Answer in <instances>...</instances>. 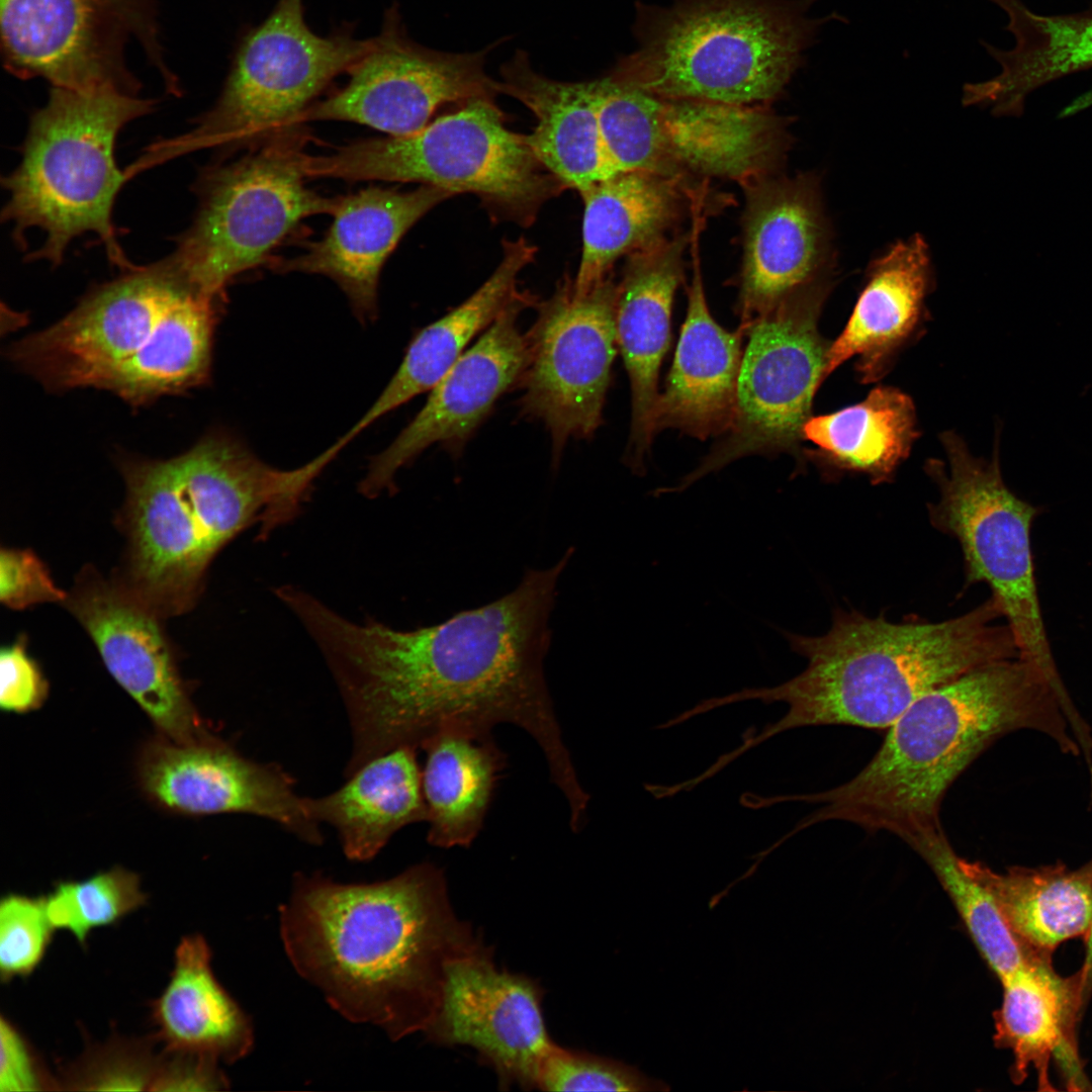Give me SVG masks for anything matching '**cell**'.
Instances as JSON below:
<instances>
[{
	"label": "cell",
	"mask_w": 1092,
	"mask_h": 1092,
	"mask_svg": "<svg viewBox=\"0 0 1092 1092\" xmlns=\"http://www.w3.org/2000/svg\"><path fill=\"white\" fill-rule=\"evenodd\" d=\"M308 177L418 182L452 196H478L494 215L531 225L565 187L536 158L525 134L506 126L494 98L479 97L417 132L360 141L306 158Z\"/></svg>",
	"instance_id": "9"
},
{
	"label": "cell",
	"mask_w": 1092,
	"mask_h": 1092,
	"mask_svg": "<svg viewBox=\"0 0 1092 1092\" xmlns=\"http://www.w3.org/2000/svg\"><path fill=\"white\" fill-rule=\"evenodd\" d=\"M157 101L115 89L52 87L30 118L17 167L2 178L8 200L2 220L26 249L25 233L39 229L42 246L27 259L59 265L78 237L95 234L112 265L135 267L117 240L116 196L128 178L115 159L120 130L155 109Z\"/></svg>",
	"instance_id": "8"
},
{
	"label": "cell",
	"mask_w": 1092,
	"mask_h": 1092,
	"mask_svg": "<svg viewBox=\"0 0 1092 1092\" xmlns=\"http://www.w3.org/2000/svg\"><path fill=\"white\" fill-rule=\"evenodd\" d=\"M1079 990L1081 1001L1083 1002L1085 997L1088 996L1092 990V920L1090 928L1086 935V952L1083 963V968L1078 974Z\"/></svg>",
	"instance_id": "45"
},
{
	"label": "cell",
	"mask_w": 1092,
	"mask_h": 1092,
	"mask_svg": "<svg viewBox=\"0 0 1092 1092\" xmlns=\"http://www.w3.org/2000/svg\"><path fill=\"white\" fill-rule=\"evenodd\" d=\"M139 779L160 807L187 815L245 813L270 819L303 841L323 837L305 798L276 764L248 759L211 735L192 743L169 739L144 748Z\"/></svg>",
	"instance_id": "19"
},
{
	"label": "cell",
	"mask_w": 1092,
	"mask_h": 1092,
	"mask_svg": "<svg viewBox=\"0 0 1092 1092\" xmlns=\"http://www.w3.org/2000/svg\"><path fill=\"white\" fill-rule=\"evenodd\" d=\"M44 896L9 893L0 901V979L8 983L29 976L53 937Z\"/></svg>",
	"instance_id": "40"
},
{
	"label": "cell",
	"mask_w": 1092,
	"mask_h": 1092,
	"mask_svg": "<svg viewBox=\"0 0 1092 1092\" xmlns=\"http://www.w3.org/2000/svg\"><path fill=\"white\" fill-rule=\"evenodd\" d=\"M341 28L328 36L304 19L303 0H278L240 40L215 104L188 132L149 148V166L198 149L270 135L298 122L311 101L372 46ZM300 123V122H299Z\"/></svg>",
	"instance_id": "12"
},
{
	"label": "cell",
	"mask_w": 1092,
	"mask_h": 1092,
	"mask_svg": "<svg viewBox=\"0 0 1092 1092\" xmlns=\"http://www.w3.org/2000/svg\"><path fill=\"white\" fill-rule=\"evenodd\" d=\"M218 1061L194 1054L163 1051L152 1091H209L225 1089Z\"/></svg>",
	"instance_id": "44"
},
{
	"label": "cell",
	"mask_w": 1092,
	"mask_h": 1092,
	"mask_svg": "<svg viewBox=\"0 0 1092 1092\" xmlns=\"http://www.w3.org/2000/svg\"><path fill=\"white\" fill-rule=\"evenodd\" d=\"M451 196L443 189L421 185L410 191L370 187L340 197L324 238L273 267L279 272L330 277L346 293L356 315L362 322L371 321L376 315L384 262L421 217Z\"/></svg>",
	"instance_id": "23"
},
{
	"label": "cell",
	"mask_w": 1092,
	"mask_h": 1092,
	"mask_svg": "<svg viewBox=\"0 0 1092 1092\" xmlns=\"http://www.w3.org/2000/svg\"><path fill=\"white\" fill-rule=\"evenodd\" d=\"M48 695L49 682L28 653L25 634H19L0 651V707L6 712H30L38 709Z\"/></svg>",
	"instance_id": "42"
},
{
	"label": "cell",
	"mask_w": 1092,
	"mask_h": 1092,
	"mask_svg": "<svg viewBox=\"0 0 1092 1092\" xmlns=\"http://www.w3.org/2000/svg\"><path fill=\"white\" fill-rule=\"evenodd\" d=\"M947 468L929 464L939 490L928 506L931 525L953 537L964 557L965 586L986 583L1011 630L1018 658L1037 667L1061 697L1068 696L1058 672L1037 594L1030 532L1040 509L1018 497L1004 482L998 443L990 461L972 456L945 435Z\"/></svg>",
	"instance_id": "13"
},
{
	"label": "cell",
	"mask_w": 1092,
	"mask_h": 1092,
	"mask_svg": "<svg viewBox=\"0 0 1092 1092\" xmlns=\"http://www.w3.org/2000/svg\"><path fill=\"white\" fill-rule=\"evenodd\" d=\"M1063 702L1034 665L1007 659L973 669L928 692L887 728L868 764L848 782L805 795L774 796L820 807L796 833L839 820L886 831L910 847L942 830L940 807L951 785L996 739L1032 729L1078 754Z\"/></svg>",
	"instance_id": "3"
},
{
	"label": "cell",
	"mask_w": 1092,
	"mask_h": 1092,
	"mask_svg": "<svg viewBox=\"0 0 1092 1092\" xmlns=\"http://www.w3.org/2000/svg\"><path fill=\"white\" fill-rule=\"evenodd\" d=\"M120 470L126 548L114 578L162 618L195 606L212 560L241 532L258 526L266 539L293 520L320 474L312 461L271 467L220 433L171 459L122 460Z\"/></svg>",
	"instance_id": "4"
},
{
	"label": "cell",
	"mask_w": 1092,
	"mask_h": 1092,
	"mask_svg": "<svg viewBox=\"0 0 1092 1092\" xmlns=\"http://www.w3.org/2000/svg\"><path fill=\"white\" fill-rule=\"evenodd\" d=\"M62 605L89 635L111 676L166 739L186 744L210 736L189 698L161 616L93 566L82 568Z\"/></svg>",
	"instance_id": "18"
},
{
	"label": "cell",
	"mask_w": 1092,
	"mask_h": 1092,
	"mask_svg": "<svg viewBox=\"0 0 1092 1092\" xmlns=\"http://www.w3.org/2000/svg\"><path fill=\"white\" fill-rule=\"evenodd\" d=\"M915 410L902 391L882 386L860 402L810 417L802 439L817 448L828 464L867 474L873 482L889 480L916 438Z\"/></svg>",
	"instance_id": "35"
},
{
	"label": "cell",
	"mask_w": 1092,
	"mask_h": 1092,
	"mask_svg": "<svg viewBox=\"0 0 1092 1092\" xmlns=\"http://www.w3.org/2000/svg\"><path fill=\"white\" fill-rule=\"evenodd\" d=\"M499 94L524 104L537 123L525 139L539 162L578 193L619 172L599 118L597 80L565 82L533 69L519 50L500 66Z\"/></svg>",
	"instance_id": "26"
},
{
	"label": "cell",
	"mask_w": 1092,
	"mask_h": 1092,
	"mask_svg": "<svg viewBox=\"0 0 1092 1092\" xmlns=\"http://www.w3.org/2000/svg\"><path fill=\"white\" fill-rule=\"evenodd\" d=\"M536 1087L546 1091H669L623 1062L554 1045L542 1061Z\"/></svg>",
	"instance_id": "39"
},
{
	"label": "cell",
	"mask_w": 1092,
	"mask_h": 1092,
	"mask_svg": "<svg viewBox=\"0 0 1092 1092\" xmlns=\"http://www.w3.org/2000/svg\"><path fill=\"white\" fill-rule=\"evenodd\" d=\"M821 0H671L637 2L636 47L609 75L640 91L675 99L770 105L807 63L833 10L812 16Z\"/></svg>",
	"instance_id": "7"
},
{
	"label": "cell",
	"mask_w": 1092,
	"mask_h": 1092,
	"mask_svg": "<svg viewBox=\"0 0 1092 1092\" xmlns=\"http://www.w3.org/2000/svg\"><path fill=\"white\" fill-rule=\"evenodd\" d=\"M992 895L1011 930L1044 956L1063 941L1087 935L1092 920V859L1077 870L1063 863L994 872L961 857Z\"/></svg>",
	"instance_id": "33"
},
{
	"label": "cell",
	"mask_w": 1092,
	"mask_h": 1092,
	"mask_svg": "<svg viewBox=\"0 0 1092 1092\" xmlns=\"http://www.w3.org/2000/svg\"><path fill=\"white\" fill-rule=\"evenodd\" d=\"M417 749L385 752L347 777L337 791L305 798L309 816L335 828L348 858L368 860L401 828L427 821Z\"/></svg>",
	"instance_id": "31"
},
{
	"label": "cell",
	"mask_w": 1092,
	"mask_h": 1092,
	"mask_svg": "<svg viewBox=\"0 0 1092 1092\" xmlns=\"http://www.w3.org/2000/svg\"><path fill=\"white\" fill-rule=\"evenodd\" d=\"M499 42L462 54L425 48L408 37L391 6L371 48L347 72V84L305 109L298 122L352 121L392 136L412 134L448 103L499 94L485 71L486 56Z\"/></svg>",
	"instance_id": "17"
},
{
	"label": "cell",
	"mask_w": 1092,
	"mask_h": 1092,
	"mask_svg": "<svg viewBox=\"0 0 1092 1092\" xmlns=\"http://www.w3.org/2000/svg\"><path fill=\"white\" fill-rule=\"evenodd\" d=\"M616 299L612 276L583 295L574 293L566 277L526 335L522 406L545 423L556 455L569 439L590 436L602 422L618 349Z\"/></svg>",
	"instance_id": "16"
},
{
	"label": "cell",
	"mask_w": 1092,
	"mask_h": 1092,
	"mask_svg": "<svg viewBox=\"0 0 1092 1092\" xmlns=\"http://www.w3.org/2000/svg\"><path fill=\"white\" fill-rule=\"evenodd\" d=\"M930 262L927 244L919 235L897 242L872 262L846 326L829 346L826 376L853 357L862 380L882 376L922 318Z\"/></svg>",
	"instance_id": "28"
},
{
	"label": "cell",
	"mask_w": 1092,
	"mask_h": 1092,
	"mask_svg": "<svg viewBox=\"0 0 1092 1092\" xmlns=\"http://www.w3.org/2000/svg\"><path fill=\"white\" fill-rule=\"evenodd\" d=\"M53 927L69 931L84 947L97 927L119 922L146 905L139 876L115 867L83 881H62L44 896Z\"/></svg>",
	"instance_id": "37"
},
{
	"label": "cell",
	"mask_w": 1092,
	"mask_h": 1092,
	"mask_svg": "<svg viewBox=\"0 0 1092 1092\" xmlns=\"http://www.w3.org/2000/svg\"><path fill=\"white\" fill-rule=\"evenodd\" d=\"M68 593L59 588L42 560L30 549L0 550V601L15 611L43 603H60Z\"/></svg>",
	"instance_id": "41"
},
{
	"label": "cell",
	"mask_w": 1092,
	"mask_h": 1092,
	"mask_svg": "<svg viewBox=\"0 0 1092 1092\" xmlns=\"http://www.w3.org/2000/svg\"><path fill=\"white\" fill-rule=\"evenodd\" d=\"M151 1006L152 1037L165 1051L231 1064L251 1050L250 1021L214 977L210 948L200 934L180 939L168 984Z\"/></svg>",
	"instance_id": "30"
},
{
	"label": "cell",
	"mask_w": 1092,
	"mask_h": 1092,
	"mask_svg": "<svg viewBox=\"0 0 1092 1092\" xmlns=\"http://www.w3.org/2000/svg\"><path fill=\"white\" fill-rule=\"evenodd\" d=\"M572 552L550 567L528 569L494 602L415 630L354 623L320 600L307 603L301 625L324 655L348 714L352 750L345 774L395 748H421L440 731L491 733L509 723L539 745L566 801H582L586 792L544 672L548 622Z\"/></svg>",
	"instance_id": "1"
},
{
	"label": "cell",
	"mask_w": 1092,
	"mask_h": 1092,
	"mask_svg": "<svg viewBox=\"0 0 1092 1092\" xmlns=\"http://www.w3.org/2000/svg\"><path fill=\"white\" fill-rule=\"evenodd\" d=\"M239 160L210 167L195 184L198 207L170 255L201 290L224 298L232 280L267 260L304 218L333 213L339 198L305 185L300 123L268 135Z\"/></svg>",
	"instance_id": "10"
},
{
	"label": "cell",
	"mask_w": 1092,
	"mask_h": 1092,
	"mask_svg": "<svg viewBox=\"0 0 1092 1092\" xmlns=\"http://www.w3.org/2000/svg\"><path fill=\"white\" fill-rule=\"evenodd\" d=\"M827 291L822 277L751 324L730 427L700 465L664 492L681 491L741 457L797 448L815 392L826 377L829 345L818 332L817 320Z\"/></svg>",
	"instance_id": "14"
},
{
	"label": "cell",
	"mask_w": 1092,
	"mask_h": 1092,
	"mask_svg": "<svg viewBox=\"0 0 1092 1092\" xmlns=\"http://www.w3.org/2000/svg\"><path fill=\"white\" fill-rule=\"evenodd\" d=\"M154 1041L113 1036L89 1045L64 1069L61 1090H151L160 1062Z\"/></svg>",
	"instance_id": "38"
},
{
	"label": "cell",
	"mask_w": 1092,
	"mask_h": 1092,
	"mask_svg": "<svg viewBox=\"0 0 1092 1092\" xmlns=\"http://www.w3.org/2000/svg\"><path fill=\"white\" fill-rule=\"evenodd\" d=\"M535 254L536 248L524 238L505 241L502 260L489 278L464 302L414 338L389 383L340 440L346 445L377 419L431 390L461 357L471 339L520 293L518 275Z\"/></svg>",
	"instance_id": "29"
},
{
	"label": "cell",
	"mask_w": 1092,
	"mask_h": 1092,
	"mask_svg": "<svg viewBox=\"0 0 1092 1092\" xmlns=\"http://www.w3.org/2000/svg\"><path fill=\"white\" fill-rule=\"evenodd\" d=\"M429 829L427 840L442 848L468 847L480 832L505 766L491 733L444 730L421 746Z\"/></svg>",
	"instance_id": "32"
},
{
	"label": "cell",
	"mask_w": 1092,
	"mask_h": 1092,
	"mask_svg": "<svg viewBox=\"0 0 1092 1092\" xmlns=\"http://www.w3.org/2000/svg\"><path fill=\"white\" fill-rule=\"evenodd\" d=\"M1003 1000L995 1013V1041L1014 1055V1077L1021 1081L1036 1068L1043 1089L1050 1085L1052 1056L1061 1057L1072 1085H1082L1074 1049L1075 1014L1082 1004L1079 980L1060 978L1050 964L1026 969L1001 982Z\"/></svg>",
	"instance_id": "34"
},
{
	"label": "cell",
	"mask_w": 1092,
	"mask_h": 1092,
	"mask_svg": "<svg viewBox=\"0 0 1092 1092\" xmlns=\"http://www.w3.org/2000/svg\"><path fill=\"white\" fill-rule=\"evenodd\" d=\"M741 187L745 207L737 311L746 333L784 298L824 277L833 250L816 177L775 173Z\"/></svg>",
	"instance_id": "20"
},
{
	"label": "cell",
	"mask_w": 1092,
	"mask_h": 1092,
	"mask_svg": "<svg viewBox=\"0 0 1092 1092\" xmlns=\"http://www.w3.org/2000/svg\"><path fill=\"white\" fill-rule=\"evenodd\" d=\"M123 272L12 345V362L50 389H105L131 405L207 382L223 298L196 286L171 256Z\"/></svg>",
	"instance_id": "6"
},
{
	"label": "cell",
	"mask_w": 1092,
	"mask_h": 1092,
	"mask_svg": "<svg viewBox=\"0 0 1092 1092\" xmlns=\"http://www.w3.org/2000/svg\"><path fill=\"white\" fill-rule=\"evenodd\" d=\"M530 298L519 293L431 389L419 414L369 463L359 491L375 497L393 486L398 470L434 443L461 444L496 399L520 380L528 359L518 318Z\"/></svg>",
	"instance_id": "22"
},
{
	"label": "cell",
	"mask_w": 1092,
	"mask_h": 1092,
	"mask_svg": "<svg viewBox=\"0 0 1092 1092\" xmlns=\"http://www.w3.org/2000/svg\"><path fill=\"white\" fill-rule=\"evenodd\" d=\"M540 1003L532 980L498 971L479 945L448 964L441 1005L426 1032L438 1043L477 1050L502 1084L534 1088L555 1045Z\"/></svg>",
	"instance_id": "21"
},
{
	"label": "cell",
	"mask_w": 1092,
	"mask_h": 1092,
	"mask_svg": "<svg viewBox=\"0 0 1092 1092\" xmlns=\"http://www.w3.org/2000/svg\"><path fill=\"white\" fill-rule=\"evenodd\" d=\"M280 930L295 970L334 1009L394 1039L427 1031L448 964L480 945L456 918L445 877L431 863L372 884L298 875Z\"/></svg>",
	"instance_id": "2"
},
{
	"label": "cell",
	"mask_w": 1092,
	"mask_h": 1092,
	"mask_svg": "<svg viewBox=\"0 0 1092 1092\" xmlns=\"http://www.w3.org/2000/svg\"><path fill=\"white\" fill-rule=\"evenodd\" d=\"M61 1090L37 1052L16 1025L0 1017V1091Z\"/></svg>",
	"instance_id": "43"
},
{
	"label": "cell",
	"mask_w": 1092,
	"mask_h": 1092,
	"mask_svg": "<svg viewBox=\"0 0 1092 1092\" xmlns=\"http://www.w3.org/2000/svg\"><path fill=\"white\" fill-rule=\"evenodd\" d=\"M691 232L629 255L617 283L616 333L629 375L632 418L626 461L638 473L655 435L658 375L670 341L674 293L684 277Z\"/></svg>",
	"instance_id": "24"
},
{
	"label": "cell",
	"mask_w": 1092,
	"mask_h": 1092,
	"mask_svg": "<svg viewBox=\"0 0 1092 1092\" xmlns=\"http://www.w3.org/2000/svg\"><path fill=\"white\" fill-rule=\"evenodd\" d=\"M990 597L972 611L942 622L888 621L836 609L829 630L819 636L783 632L806 668L771 688L743 689L710 699V707L748 700L784 702L778 722L746 738L729 752L735 759L790 729L849 725L887 729L928 692L978 667L1018 657L1009 627Z\"/></svg>",
	"instance_id": "5"
},
{
	"label": "cell",
	"mask_w": 1092,
	"mask_h": 1092,
	"mask_svg": "<svg viewBox=\"0 0 1092 1092\" xmlns=\"http://www.w3.org/2000/svg\"><path fill=\"white\" fill-rule=\"evenodd\" d=\"M911 848L929 866L950 898L981 956L1000 982L1049 961L1009 927L989 891L962 864L943 831Z\"/></svg>",
	"instance_id": "36"
},
{
	"label": "cell",
	"mask_w": 1092,
	"mask_h": 1092,
	"mask_svg": "<svg viewBox=\"0 0 1092 1092\" xmlns=\"http://www.w3.org/2000/svg\"><path fill=\"white\" fill-rule=\"evenodd\" d=\"M701 186L642 170L619 172L580 192L582 248L573 291L587 293L622 257L670 237Z\"/></svg>",
	"instance_id": "27"
},
{
	"label": "cell",
	"mask_w": 1092,
	"mask_h": 1092,
	"mask_svg": "<svg viewBox=\"0 0 1092 1092\" xmlns=\"http://www.w3.org/2000/svg\"><path fill=\"white\" fill-rule=\"evenodd\" d=\"M704 218H692V281L688 310L665 388L658 394L653 430L678 429L706 440L723 435L733 419L742 360V328L729 332L711 315L703 285L699 235Z\"/></svg>",
	"instance_id": "25"
},
{
	"label": "cell",
	"mask_w": 1092,
	"mask_h": 1092,
	"mask_svg": "<svg viewBox=\"0 0 1092 1092\" xmlns=\"http://www.w3.org/2000/svg\"><path fill=\"white\" fill-rule=\"evenodd\" d=\"M597 87L601 128L620 171L727 178L742 186L777 173L785 161L787 121L769 105L665 98L609 74Z\"/></svg>",
	"instance_id": "11"
},
{
	"label": "cell",
	"mask_w": 1092,
	"mask_h": 1092,
	"mask_svg": "<svg viewBox=\"0 0 1092 1092\" xmlns=\"http://www.w3.org/2000/svg\"><path fill=\"white\" fill-rule=\"evenodd\" d=\"M0 36L3 64L16 77L138 95L125 54L135 40L170 92L178 90L163 61L153 0H0Z\"/></svg>",
	"instance_id": "15"
}]
</instances>
